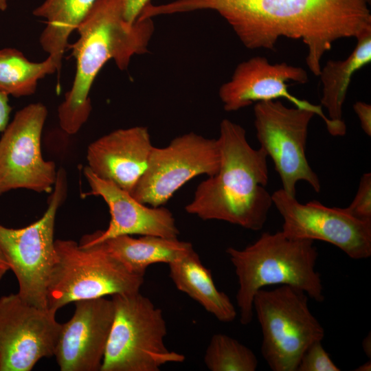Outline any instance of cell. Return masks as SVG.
Wrapping results in <instances>:
<instances>
[{"instance_id":"cell-1","label":"cell","mask_w":371,"mask_h":371,"mask_svg":"<svg viewBox=\"0 0 371 371\" xmlns=\"http://www.w3.org/2000/svg\"><path fill=\"white\" fill-rule=\"evenodd\" d=\"M366 0H175L159 6L162 15L210 10L219 14L250 49H273L278 39L301 40L306 63L318 76L335 41L371 30Z\"/></svg>"},{"instance_id":"cell-2","label":"cell","mask_w":371,"mask_h":371,"mask_svg":"<svg viewBox=\"0 0 371 371\" xmlns=\"http://www.w3.org/2000/svg\"><path fill=\"white\" fill-rule=\"evenodd\" d=\"M221 164L216 174L201 182L185 207L203 221L218 220L252 231L265 225L273 205L266 153L254 149L240 125L227 119L217 139Z\"/></svg>"},{"instance_id":"cell-3","label":"cell","mask_w":371,"mask_h":371,"mask_svg":"<svg viewBox=\"0 0 371 371\" xmlns=\"http://www.w3.org/2000/svg\"><path fill=\"white\" fill-rule=\"evenodd\" d=\"M79 37L70 45L76 61L72 86L58 108L60 128L76 134L91 112L89 93L102 67L113 60L127 69L131 58L148 52L154 32L152 19L128 22L123 0H97L76 28Z\"/></svg>"},{"instance_id":"cell-4","label":"cell","mask_w":371,"mask_h":371,"mask_svg":"<svg viewBox=\"0 0 371 371\" xmlns=\"http://www.w3.org/2000/svg\"><path fill=\"white\" fill-rule=\"evenodd\" d=\"M225 251L238 278L236 299L243 325L251 323L254 295L267 286L289 285L317 302L324 300L313 240L291 238L282 231L264 232L244 249L229 247Z\"/></svg>"},{"instance_id":"cell-5","label":"cell","mask_w":371,"mask_h":371,"mask_svg":"<svg viewBox=\"0 0 371 371\" xmlns=\"http://www.w3.org/2000/svg\"><path fill=\"white\" fill-rule=\"evenodd\" d=\"M114 315L100 371H159L185 356L166 347L162 311L139 291L111 296Z\"/></svg>"},{"instance_id":"cell-6","label":"cell","mask_w":371,"mask_h":371,"mask_svg":"<svg viewBox=\"0 0 371 371\" xmlns=\"http://www.w3.org/2000/svg\"><path fill=\"white\" fill-rule=\"evenodd\" d=\"M56 261L47 286V307L56 312L69 303L138 292L144 276L128 269L101 243L82 245L55 240Z\"/></svg>"},{"instance_id":"cell-7","label":"cell","mask_w":371,"mask_h":371,"mask_svg":"<svg viewBox=\"0 0 371 371\" xmlns=\"http://www.w3.org/2000/svg\"><path fill=\"white\" fill-rule=\"evenodd\" d=\"M308 298L304 291L289 285L261 289L254 295V311L262 334L261 353L273 371H297L306 348L324 337Z\"/></svg>"},{"instance_id":"cell-8","label":"cell","mask_w":371,"mask_h":371,"mask_svg":"<svg viewBox=\"0 0 371 371\" xmlns=\"http://www.w3.org/2000/svg\"><path fill=\"white\" fill-rule=\"evenodd\" d=\"M67 193L66 172L60 168L47 209L41 218L22 228L0 224V249L16 278L17 293L27 303L41 308H48L47 286L56 261L55 220Z\"/></svg>"},{"instance_id":"cell-9","label":"cell","mask_w":371,"mask_h":371,"mask_svg":"<svg viewBox=\"0 0 371 371\" xmlns=\"http://www.w3.org/2000/svg\"><path fill=\"white\" fill-rule=\"evenodd\" d=\"M254 113L256 137L260 148L271 158L282 189L295 196L297 183L304 181L319 192L320 180L305 153L308 126L315 113L288 107L278 100L256 102Z\"/></svg>"},{"instance_id":"cell-10","label":"cell","mask_w":371,"mask_h":371,"mask_svg":"<svg viewBox=\"0 0 371 371\" xmlns=\"http://www.w3.org/2000/svg\"><path fill=\"white\" fill-rule=\"evenodd\" d=\"M220 164L217 139L183 134L165 147L153 146L147 168L130 194L142 203L163 206L192 178L216 174Z\"/></svg>"},{"instance_id":"cell-11","label":"cell","mask_w":371,"mask_h":371,"mask_svg":"<svg viewBox=\"0 0 371 371\" xmlns=\"http://www.w3.org/2000/svg\"><path fill=\"white\" fill-rule=\"evenodd\" d=\"M47 116L41 102L17 111L0 137V195L15 189L36 192L53 190L57 171L43 159L41 139Z\"/></svg>"},{"instance_id":"cell-12","label":"cell","mask_w":371,"mask_h":371,"mask_svg":"<svg viewBox=\"0 0 371 371\" xmlns=\"http://www.w3.org/2000/svg\"><path fill=\"white\" fill-rule=\"evenodd\" d=\"M271 197L286 236L330 243L355 260L370 257L371 220L357 218L346 207H330L317 201L301 203L282 188Z\"/></svg>"},{"instance_id":"cell-13","label":"cell","mask_w":371,"mask_h":371,"mask_svg":"<svg viewBox=\"0 0 371 371\" xmlns=\"http://www.w3.org/2000/svg\"><path fill=\"white\" fill-rule=\"evenodd\" d=\"M56 313L17 293L0 297V371H31L40 359L54 355L62 326Z\"/></svg>"},{"instance_id":"cell-14","label":"cell","mask_w":371,"mask_h":371,"mask_svg":"<svg viewBox=\"0 0 371 371\" xmlns=\"http://www.w3.org/2000/svg\"><path fill=\"white\" fill-rule=\"evenodd\" d=\"M290 81L306 83L308 81L306 71L286 63L271 64L265 57L255 56L237 65L231 79L221 86L218 95L227 111H238L254 102L284 98L295 107L311 111L319 116L331 135L346 134L344 122L330 120L321 105L311 104L292 95L288 90Z\"/></svg>"},{"instance_id":"cell-15","label":"cell","mask_w":371,"mask_h":371,"mask_svg":"<svg viewBox=\"0 0 371 371\" xmlns=\"http://www.w3.org/2000/svg\"><path fill=\"white\" fill-rule=\"evenodd\" d=\"M71 319L62 324L54 357L61 371H100L114 307L104 297L74 302Z\"/></svg>"},{"instance_id":"cell-16","label":"cell","mask_w":371,"mask_h":371,"mask_svg":"<svg viewBox=\"0 0 371 371\" xmlns=\"http://www.w3.org/2000/svg\"><path fill=\"white\" fill-rule=\"evenodd\" d=\"M83 171L91 189L87 194L100 196L104 200L109 209L111 221L105 230L83 236L80 245L99 243L122 235L178 237L179 230L169 210L140 203L129 192L97 177L87 166Z\"/></svg>"},{"instance_id":"cell-17","label":"cell","mask_w":371,"mask_h":371,"mask_svg":"<svg viewBox=\"0 0 371 371\" xmlns=\"http://www.w3.org/2000/svg\"><path fill=\"white\" fill-rule=\"evenodd\" d=\"M153 146L145 126L120 128L87 148V167L97 177L131 193L144 175Z\"/></svg>"},{"instance_id":"cell-18","label":"cell","mask_w":371,"mask_h":371,"mask_svg":"<svg viewBox=\"0 0 371 371\" xmlns=\"http://www.w3.org/2000/svg\"><path fill=\"white\" fill-rule=\"evenodd\" d=\"M169 276L177 289L198 302L207 312L222 322L236 319V308L214 282L211 271L202 263L192 249L181 258L168 264Z\"/></svg>"},{"instance_id":"cell-19","label":"cell","mask_w":371,"mask_h":371,"mask_svg":"<svg viewBox=\"0 0 371 371\" xmlns=\"http://www.w3.org/2000/svg\"><path fill=\"white\" fill-rule=\"evenodd\" d=\"M99 243L128 269L142 276L145 275L150 265H168L194 249L190 243L180 240L178 238L157 236L134 238L131 235H122Z\"/></svg>"},{"instance_id":"cell-20","label":"cell","mask_w":371,"mask_h":371,"mask_svg":"<svg viewBox=\"0 0 371 371\" xmlns=\"http://www.w3.org/2000/svg\"><path fill=\"white\" fill-rule=\"evenodd\" d=\"M356 39L357 45L347 58L327 61L318 76L322 87L321 106L328 117L337 122H344L343 105L353 74L371 61V30Z\"/></svg>"},{"instance_id":"cell-21","label":"cell","mask_w":371,"mask_h":371,"mask_svg":"<svg viewBox=\"0 0 371 371\" xmlns=\"http://www.w3.org/2000/svg\"><path fill=\"white\" fill-rule=\"evenodd\" d=\"M97 0H45L33 14L45 19L40 36L43 49L62 63L68 39Z\"/></svg>"},{"instance_id":"cell-22","label":"cell","mask_w":371,"mask_h":371,"mask_svg":"<svg viewBox=\"0 0 371 371\" xmlns=\"http://www.w3.org/2000/svg\"><path fill=\"white\" fill-rule=\"evenodd\" d=\"M62 63L51 56L42 62L30 61L14 48L0 49V91L14 97L34 93L38 82L59 71Z\"/></svg>"},{"instance_id":"cell-23","label":"cell","mask_w":371,"mask_h":371,"mask_svg":"<svg viewBox=\"0 0 371 371\" xmlns=\"http://www.w3.org/2000/svg\"><path fill=\"white\" fill-rule=\"evenodd\" d=\"M203 361L211 371H255L258 365L249 348L222 333L212 336Z\"/></svg>"},{"instance_id":"cell-24","label":"cell","mask_w":371,"mask_h":371,"mask_svg":"<svg viewBox=\"0 0 371 371\" xmlns=\"http://www.w3.org/2000/svg\"><path fill=\"white\" fill-rule=\"evenodd\" d=\"M324 348L322 341L310 345L303 353L297 371H339Z\"/></svg>"},{"instance_id":"cell-25","label":"cell","mask_w":371,"mask_h":371,"mask_svg":"<svg viewBox=\"0 0 371 371\" xmlns=\"http://www.w3.org/2000/svg\"><path fill=\"white\" fill-rule=\"evenodd\" d=\"M354 217L361 220H371V173H364L352 203L346 207Z\"/></svg>"},{"instance_id":"cell-26","label":"cell","mask_w":371,"mask_h":371,"mask_svg":"<svg viewBox=\"0 0 371 371\" xmlns=\"http://www.w3.org/2000/svg\"><path fill=\"white\" fill-rule=\"evenodd\" d=\"M353 109L357 115L363 132L371 136V105L362 101L356 102Z\"/></svg>"},{"instance_id":"cell-27","label":"cell","mask_w":371,"mask_h":371,"mask_svg":"<svg viewBox=\"0 0 371 371\" xmlns=\"http://www.w3.org/2000/svg\"><path fill=\"white\" fill-rule=\"evenodd\" d=\"M149 3L150 0H123L125 19L129 23H135L142 10Z\"/></svg>"},{"instance_id":"cell-28","label":"cell","mask_w":371,"mask_h":371,"mask_svg":"<svg viewBox=\"0 0 371 371\" xmlns=\"http://www.w3.org/2000/svg\"><path fill=\"white\" fill-rule=\"evenodd\" d=\"M11 110L8 95L0 91V133H3L9 124Z\"/></svg>"},{"instance_id":"cell-29","label":"cell","mask_w":371,"mask_h":371,"mask_svg":"<svg viewBox=\"0 0 371 371\" xmlns=\"http://www.w3.org/2000/svg\"><path fill=\"white\" fill-rule=\"evenodd\" d=\"M10 270L8 263L0 249V280L5 276L8 271Z\"/></svg>"},{"instance_id":"cell-30","label":"cell","mask_w":371,"mask_h":371,"mask_svg":"<svg viewBox=\"0 0 371 371\" xmlns=\"http://www.w3.org/2000/svg\"><path fill=\"white\" fill-rule=\"evenodd\" d=\"M371 339L370 334L368 335L362 341V348L366 355L370 358L371 357Z\"/></svg>"},{"instance_id":"cell-31","label":"cell","mask_w":371,"mask_h":371,"mask_svg":"<svg viewBox=\"0 0 371 371\" xmlns=\"http://www.w3.org/2000/svg\"><path fill=\"white\" fill-rule=\"evenodd\" d=\"M356 371H370L371 370V361H368L363 364L359 366L356 369Z\"/></svg>"},{"instance_id":"cell-32","label":"cell","mask_w":371,"mask_h":371,"mask_svg":"<svg viewBox=\"0 0 371 371\" xmlns=\"http://www.w3.org/2000/svg\"><path fill=\"white\" fill-rule=\"evenodd\" d=\"M8 8V0H0V11H5Z\"/></svg>"},{"instance_id":"cell-33","label":"cell","mask_w":371,"mask_h":371,"mask_svg":"<svg viewBox=\"0 0 371 371\" xmlns=\"http://www.w3.org/2000/svg\"><path fill=\"white\" fill-rule=\"evenodd\" d=\"M366 1L369 4L370 3V0H366Z\"/></svg>"}]
</instances>
